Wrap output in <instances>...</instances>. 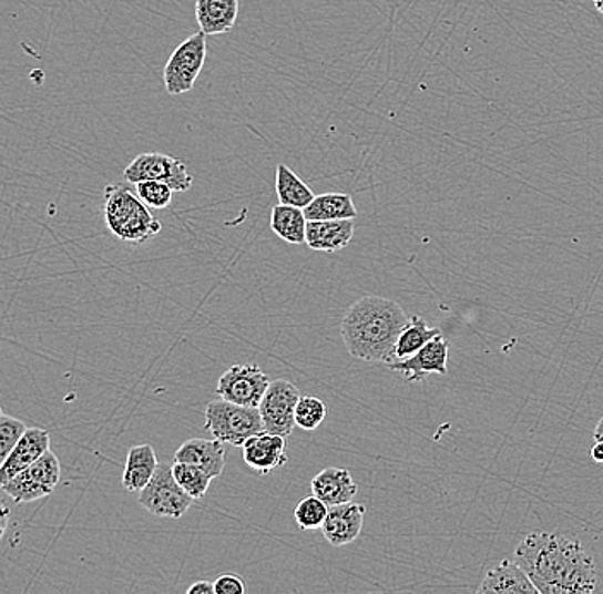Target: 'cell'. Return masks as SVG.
<instances>
[{"instance_id":"obj_26","label":"cell","mask_w":603,"mask_h":594,"mask_svg":"<svg viewBox=\"0 0 603 594\" xmlns=\"http://www.w3.org/2000/svg\"><path fill=\"white\" fill-rule=\"evenodd\" d=\"M328 417V407L323 399L316 396H300L295 407V426L298 429L313 432L319 429L320 423Z\"/></svg>"},{"instance_id":"obj_18","label":"cell","mask_w":603,"mask_h":594,"mask_svg":"<svg viewBox=\"0 0 603 594\" xmlns=\"http://www.w3.org/2000/svg\"><path fill=\"white\" fill-rule=\"evenodd\" d=\"M479 593L539 594V590L517 561H502L501 564L487 571Z\"/></svg>"},{"instance_id":"obj_28","label":"cell","mask_w":603,"mask_h":594,"mask_svg":"<svg viewBox=\"0 0 603 594\" xmlns=\"http://www.w3.org/2000/svg\"><path fill=\"white\" fill-rule=\"evenodd\" d=\"M136 194L151 209H165L174 199V188L160 181L137 182Z\"/></svg>"},{"instance_id":"obj_22","label":"cell","mask_w":603,"mask_h":594,"mask_svg":"<svg viewBox=\"0 0 603 594\" xmlns=\"http://www.w3.org/2000/svg\"><path fill=\"white\" fill-rule=\"evenodd\" d=\"M269 226L287 244H306L307 218L300 207L278 204L273 207Z\"/></svg>"},{"instance_id":"obj_35","label":"cell","mask_w":603,"mask_h":594,"mask_svg":"<svg viewBox=\"0 0 603 594\" xmlns=\"http://www.w3.org/2000/svg\"><path fill=\"white\" fill-rule=\"evenodd\" d=\"M592 2L595 4L596 11L603 16V0H592Z\"/></svg>"},{"instance_id":"obj_7","label":"cell","mask_w":603,"mask_h":594,"mask_svg":"<svg viewBox=\"0 0 603 594\" xmlns=\"http://www.w3.org/2000/svg\"><path fill=\"white\" fill-rule=\"evenodd\" d=\"M61 482V461L52 451H47L42 458H38L33 464L24 468L0 489L4 490L12 501L18 504L23 502L40 501L55 490Z\"/></svg>"},{"instance_id":"obj_31","label":"cell","mask_w":603,"mask_h":594,"mask_svg":"<svg viewBox=\"0 0 603 594\" xmlns=\"http://www.w3.org/2000/svg\"><path fill=\"white\" fill-rule=\"evenodd\" d=\"M188 594H215V583L212 581H197L188 587Z\"/></svg>"},{"instance_id":"obj_5","label":"cell","mask_w":603,"mask_h":594,"mask_svg":"<svg viewBox=\"0 0 603 594\" xmlns=\"http://www.w3.org/2000/svg\"><path fill=\"white\" fill-rule=\"evenodd\" d=\"M206 34L201 30L182 42L163 69L166 93L178 96L193 90L206 62Z\"/></svg>"},{"instance_id":"obj_4","label":"cell","mask_w":603,"mask_h":594,"mask_svg":"<svg viewBox=\"0 0 603 594\" xmlns=\"http://www.w3.org/2000/svg\"><path fill=\"white\" fill-rule=\"evenodd\" d=\"M204 430L223 444L242 448L245 440L264 432V426L259 408L242 407L219 399L207 402L204 411Z\"/></svg>"},{"instance_id":"obj_12","label":"cell","mask_w":603,"mask_h":594,"mask_svg":"<svg viewBox=\"0 0 603 594\" xmlns=\"http://www.w3.org/2000/svg\"><path fill=\"white\" fill-rule=\"evenodd\" d=\"M287 437L264 432L245 440L242 458L245 464L259 474H268L285 467L288 461Z\"/></svg>"},{"instance_id":"obj_24","label":"cell","mask_w":603,"mask_h":594,"mask_svg":"<svg viewBox=\"0 0 603 594\" xmlns=\"http://www.w3.org/2000/svg\"><path fill=\"white\" fill-rule=\"evenodd\" d=\"M441 335V329L429 328L426 320L422 317H410V322L405 326L401 331L400 338L396 341L395 355L396 360H403V358L411 357L417 354L420 348L426 347L430 339Z\"/></svg>"},{"instance_id":"obj_1","label":"cell","mask_w":603,"mask_h":594,"mask_svg":"<svg viewBox=\"0 0 603 594\" xmlns=\"http://www.w3.org/2000/svg\"><path fill=\"white\" fill-rule=\"evenodd\" d=\"M514 561L540 594H590L599 583L595 561L570 534H528L517 546Z\"/></svg>"},{"instance_id":"obj_27","label":"cell","mask_w":603,"mask_h":594,"mask_svg":"<svg viewBox=\"0 0 603 594\" xmlns=\"http://www.w3.org/2000/svg\"><path fill=\"white\" fill-rule=\"evenodd\" d=\"M329 505L320 501L319 496L309 495L298 502L294 511L295 523L300 530L313 531L320 530L328 515Z\"/></svg>"},{"instance_id":"obj_36","label":"cell","mask_w":603,"mask_h":594,"mask_svg":"<svg viewBox=\"0 0 603 594\" xmlns=\"http://www.w3.org/2000/svg\"><path fill=\"white\" fill-rule=\"evenodd\" d=\"M2 414H4V411H2V408H0V417H2Z\"/></svg>"},{"instance_id":"obj_29","label":"cell","mask_w":603,"mask_h":594,"mask_svg":"<svg viewBox=\"0 0 603 594\" xmlns=\"http://www.w3.org/2000/svg\"><path fill=\"white\" fill-rule=\"evenodd\" d=\"M27 429L28 427L18 418L8 417V414L0 417V467L4 464Z\"/></svg>"},{"instance_id":"obj_8","label":"cell","mask_w":603,"mask_h":594,"mask_svg":"<svg viewBox=\"0 0 603 594\" xmlns=\"http://www.w3.org/2000/svg\"><path fill=\"white\" fill-rule=\"evenodd\" d=\"M124 178L134 185L144 181L165 182L174 188V193H187L194 182L182 160L162 153H143L136 156L125 166Z\"/></svg>"},{"instance_id":"obj_16","label":"cell","mask_w":603,"mask_h":594,"mask_svg":"<svg viewBox=\"0 0 603 594\" xmlns=\"http://www.w3.org/2000/svg\"><path fill=\"white\" fill-rule=\"evenodd\" d=\"M354 219L307 222L306 245L314 253H339L354 238Z\"/></svg>"},{"instance_id":"obj_32","label":"cell","mask_w":603,"mask_h":594,"mask_svg":"<svg viewBox=\"0 0 603 594\" xmlns=\"http://www.w3.org/2000/svg\"><path fill=\"white\" fill-rule=\"evenodd\" d=\"M9 518H11V511L8 505L0 502V540L4 539L6 531H8Z\"/></svg>"},{"instance_id":"obj_21","label":"cell","mask_w":603,"mask_h":594,"mask_svg":"<svg viewBox=\"0 0 603 594\" xmlns=\"http://www.w3.org/2000/svg\"><path fill=\"white\" fill-rule=\"evenodd\" d=\"M307 222H333V219L357 218V207L348 194H320L304 209Z\"/></svg>"},{"instance_id":"obj_25","label":"cell","mask_w":603,"mask_h":594,"mask_svg":"<svg viewBox=\"0 0 603 594\" xmlns=\"http://www.w3.org/2000/svg\"><path fill=\"white\" fill-rule=\"evenodd\" d=\"M172 473H174L175 480L178 485L193 496L194 501H200L206 495L207 489L212 485L215 478L212 474H207L206 471L201 470L200 467L188 463H177L174 461L172 464Z\"/></svg>"},{"instance_id":"obj_14","label":"cell","mask_w":603,"mask_h":594,"mask_svg":"<svg viewBox=\"0 0 603 594\" xmlns=\"http://www.w3.org/2000/svg\"><path fill=\"white\" fill-rule=\"evenodd\" d=\"M50 449V436L43 429H27V432L18 440L4 464L0 467V485H4L16 474L21 473L24 468L30 467L42 458Z\"/></svg>"},{"instance_id":"obj_2","label":"cell","mask_w":603,"mask_h":594,"mask_svg":"<svg viewBox=\"0 0 603 594\" xmlns=\"http://www.w3.org/2000/svg\"><path fill=\"white\" fill-rule=\"evenodd\" d=\"M408 322L410 317L400 304L369 295L348 307L339 332L351 357L389 366L396 360V341Z\"/></svg>"},{"instance_id":"obj_20","label":"cell","mask_w":603,"mask_h":594,"mask_svg":"<svg viewBox=\"0 0 603 594\" xmlns=\"http://www.w3.org/2000/svg\"><path fill=\"white\" fill-rule=\"evenodd\" d=\"M159 467L155 449L150 444L134 445L127 452L122 485L127 492H141L155 477Z\"/></svg>"},{"instance_id":"obj_34","label":"cell","mask_w":603,"mask_h":594,"mask_svg":"<svg viewBox=\"0 0 603 594\" xmlns=\"http://www.w3.org/2000/svg\"><path fill=\"white\" fill-rule=\"evenodd\" d=\"M595 440H599V442H603V418L602 420H600L599 426H596Z\"/></svg>"},{"instance_id":"obj_13","label":"cell","mask_w":603,"mask_h":594,"mask_svg":"<svg viewBox=\"0 0 603 594\" xmlns=\"http://www.w3.org/2000/svg\"><path fill=\"white\" fill-rule=\"evenodd\" d=\"M366 512V505L355 504V502L331 505L325 523L320 526L323 536L333 546L350 545L362 533Z\"/></svg>"},{"instance_id":"obj_17","label":"cell","mask_w":603,"mask_h":594,"mask_svg":"<svg viewBox=\"0 0 603 594\" xmlns=\"http://www.w3.org/2000/svg\"><path fill=\"white\" fill-rule=\"evenodd\" d=\"M314 495L319 496L326 505L345 504L357 495L358 485L351 477L350 470L345 468H326L319 471L310 482Z\"/></svg>"},{"instance_id":"obj_23","label":"cell","mask_w":603,"mask_h":594,"mask_svg":"<svg viewBox=\"0 0 603 594\" xmlns=\"http://www.w3.org/2000/svg\"><path fill=\"white\" fill-rule=\"evenodd\" d=\"M276 194H278L279 204L300 207V209H306L316 197L309 185L285 163L276 166Z\"/></svg>"},{"instance_id":"obj_11","label":"cell","mask_w":603,"mask_h":594,"mask_svg":"<svg viewBox=\"0 0 603 594\" xmlns=\"http://www.w3.org/2000/svg\"><path fill=\"white\" fill-rule=\"evenodd\" d=\"M449 341L442 335L430 339L426 347L403 360L389 363V369L400 372L408 382H422L430 373H448Z\"/></svg>"},{"instance_id":"obj_10","label":"cell","mask_w":603,"mask_h":594,"mask_svg":"<svg viewBox=\"0 0 603 594\" xmlns=\"http://www.w3.org/2000/svg\"><path fill=\"white\" fill-rule=\"evenodd\" d=\"M269 382L268 373H264L257 363H237L219 377L216 395L242 407L259 408Z\"/></svg>"},{"instance_id":"obj_6","label":"cell","mask_w":603,"mask_h":594,"mask_svg":"<svg viewBox=\"0 0 603 594\" xmlns=\"http://www.w3.org/2000/svg\"><path fill=\"white\" fill-rule=\"evenodd\" d=\"M141 508L150 514L168 520H181L193 508L194 499L188 495L172 473V467L160 463L155 477L140 492Z\"/></svg>"},{"instance_id":"obj_9","label":"cell","mask_w":603,"mask_h":594,"mask_svg":"<svg viewBox=\"0 0 603 594\" xmlns=\"http://www.w3.org/2000/svg\"><path fill=\"white\" fill-rule=\"evenodd\" d=\"M300 399V391L290 380L276 379L269 382L259 402V413L264 430L276 436L288 437L294 432L295 407Z\"/></svg>"},{"instance_id":"obj_15","label":"cell","mask_w":603,"mask_h":594,"mask_svg":"<svg viewBox=\"0 0 603 594\" xmlns=\"http://www.w3.org/2000/svg\"><path fill=\"white\" fill-rule=\"evenodd\" d=\"M174 461L194 464L213 478H218L225 470V444L216 439H188L175 452Z\"/></svg>"},{"instance_id":"obj_3","label":"cell","mask_w":603,"mask_h":594,"mask_svg":"<svg viewBox=\"0 0 603 594\" xmlns=\"http://www.w3.org/2000/svg\"><path fill=\"white\" fill-rule=\"evenodd\" d=\"M103 218L113 237L127 244H144L162 232V223L151 215L150 207L125 185L105 187Z\"/></svg>"},{"instance_id":"obj_30","label":"cell","mask_w":603,"mask_h":594,"mask_svg":"<svg viewBox=\"0 0 603 594\" xmlns=\"http://www.w3.org/2000/svg\"><path fill=\"white\" fill-rule=\"evenodd\" d=\"M245 591L244 580L237 574H223L215 581V594H244Z\"/></svg>"},{"instance_id":"obj_19","label":"cell","mask_w":603,"mask_h":594,"mask_svg":"<svg viewBox=\"0 0 603 594\" xmlns=\"http://www.w3.org/2000/svg\"><path fill=\"white\" fill-rule=\"evenodd\" d=\"M241 0H196V19L204 34H225L237 23Z\"/></svg>"},{"instance_id":"obj_33","label":"cell","mask_w":603,"mask_h":594,"mask_svg":"<svg viewBox=\"0 0 603 594\" xmlns=\"http://www.w3.org/2000/svg\"><path fill=\"white\" fill-rule=\"evenodd\" d=\"M592 458L595 459L596 463H603V442L596 440V444L592 449Z\"/></svg>"}]
</instances>
